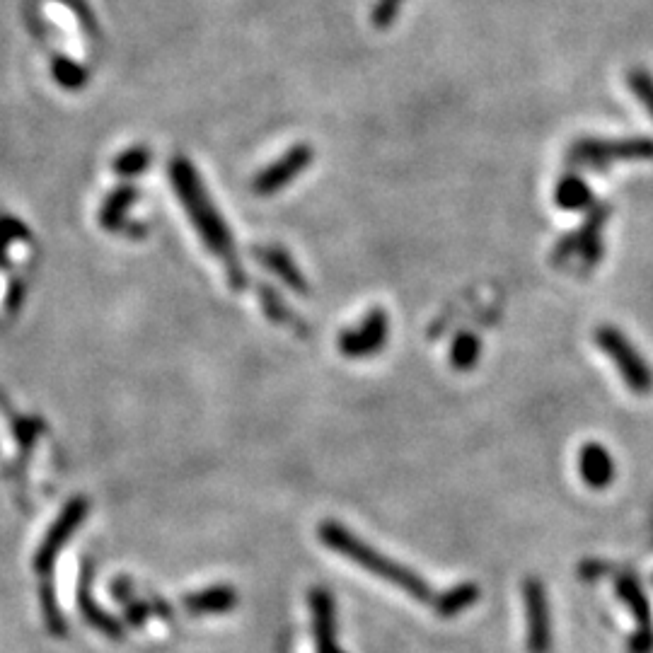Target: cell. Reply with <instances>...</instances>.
Returning <instances> with one entry per match:
<instances>
[{
  "mask_svg": "<svg viewBox=\"0 0 653 653\" xmlns=\"http://www.w3.org/2000/svg\"><path fill=\"white\" fill-rule=\"evenodd\" d=\"M170 179L172 187L182 201L184 211L192 218L196 233L204 240L208 252L216 254L223 262L225 271H228V279L233 283L235 291H240L247 283L245 271H242V264L238 259V252H235V240L230 235L228 225H225L223 216L218 213L216 204L208 196L204 182H201L196 167L184 158H175L170 163Z\"/></svg>",
  "mask_w": 653,
  "mask_h": 653,
  "instance_id": "cell-1",
  "label": "cell"
},
{
  "mask_svg": "<svg viewBox=\"0 0 653 653\" xmlns=\"http://www.w3.org/2000/svg\"><path fill=\"white\" fill-rule=\"evenodd\" d=\"M320 540L325 542L327 547H332L334 552H339L342 557L349 559V562L358 564L361 569H366L368 574L378 576V579L392 583V586H397L400 591L412 595V598L419 600V603H429V605L436 603V593L431 591V586L421 579V576H416L412 569H407V566L397 564L395 559L385 557V554L373 550L371 545L358 540V537L351 533V530H346L344 525L332 523V520L322 523Z\"/></svg>",
  "mask_w": 653,
  "mask_h": 653,
  "instance_id": "cell-2",
  "label": "cell"
},
{
  "mask_svg": "<svg viewBox=\"0 0 653 653\" xmlns=\"http://www.w3.org/2000/svg\"><path fill=\"white\" fill-rule=\"evenodd\" d=\"M595 346L610 358L612 366L622 375L624 385L637 395H649L653 390V373L646 363V358L639 354V349L627 339V334L617 327L603 325L593 334Z\"/></svg>",
  "mask_w": 653,
  "mask_h": 653,
  "instance_id": "cell-3",
  "label": "cell"
},
{
  "mask_svg": "<svg viewBox=\"0 0 653 653\" xmlns=\"http://www.w3.org/2000/svg\"><path fill=\"white\" fill-rule=\"evenodd\" d=\"M651 138H622V141H605V138H581L571 146L566 163L574 170L591 167L595 172H605L617 160H651Z\"/></svg>",
  "mask_w": 653,
  "mask_h": 653,
  "instance_id": "cell-4",
  "label": "cell"
},
{
  "mask_svg": "<svg viewBox=\"0 0 653 653\" xmlns=\"http://www.w3.org/2000/svg\"><path fill=\"white\" fill-rule=\"evenodd\" d=\"M610 218L608 204H595L588 208L586 221L576 233L566 235L564 240H559L557 250H554V262H566L574 254H579L586 264H595L603 259V228L605 221Z\"/></svg>",
  "mask_w": 653,
  "mask_h": 653,
  "instance_id": "cell-5",
  "label": "cell"
},
{
  "mask_svg": "<svg viewBox=\"0 0 653 653\" xmlns=\"http://www.w3.org/2000/svg\"><path fill=\"white\" fill-rule=\"evenodd\" d=\"M88 508V499H83V496H75V499L68 501L66 508L61 511V516L56 518V523L51 525V530L46 533L42 547L37 550V557H34V569H37L39 576L51 574L61 550L68 545V540H71L75 530L83 525L85 516H88Z\"/></svg>",
  "mask_w": 653,
  "mask_h": 653,
  "instance_id": "cell-6",
  "label": "cell"
},
{
  "mask_svg": "<svg viewBox=\"0 0 653 653\" xmlns=\"http://www.w3.org/2000/svg\"><path fill=\"white\" fill-rule=\"evenodd\" d=\"M312 160H315V150H312V146L298 143V146L288 148L279 160H274V163L264 167V170L252 179V192L259 196L279 194L283 187L296 182V179L308 170Z\"/></svg>",
  "mask_w": 653,
  "mask_h": 653,
  "instance_id": "cell-7",
  "label": "cell"
},
{
  "mask_svg": "<svg viewBox=\"0 0 653 653\" xmlns=\"http://www.w3.org/2000/svg\"><path fill=\"white\" fill-rule=\"evenodd\" d=\"M387 337H390V317L385 315V310L375 308L356 327L344 329L337 344L344 356L368 358L383 351Z\"/></svg>",
  "mask_w": 653,
  "mask_h": 653,
  "instance_id": "cell-8",
  "label": "cell"
},
{
  "mask_svg": "<svg viewBox=\"0 0 653 653\" xmlns=\"http://www.w3.org/2000/svg\"><path fill=\"white\" fill-rule=\"evenodd\" d=\"M525 615H528V653H550L552 651V620L550 603H547L545 583L535 576L523 583Z\"/></svg>",
  "mask_w": 653,
  "mask_h": 653,
  "instance_id": "cell-9",
  "label": "cell"
},
{
  "mask_svg": "<svg viewBox=\"0 0 653 653\" xmlns=\"http://www.w3.org/2000/svg\"><path fill=\"white\" fill-rule=\"evenodd\" d=\"M617 593L629 605L639 627L637 634L629 641V653H653V617L644 591H641V586L632 576H620L617 579Z\"/></svg>",
  "mask_w": 653,
  "mask_h": 653,
  "instance_id": "cell-10",
  "label": "cell"
},
{
  "mask_svg": "<svg viewBox=\"0 0 653 653\" xmlns=\"http://www.w3.org/2000/svg\"><path fill=\"white\" fill-rule=\"evenodd\" d=\"M312 634H315V653H342L337 644V620H334V600L325 588L310 593Z\"/></svg>",
  "mask_w": 653,
  "mask_h": 653,
  "instance_id": "cell-11",
  "label": "cell"
},
{
  "mask_svg": "<svg viewBox=\"0 0 653 653\" xmlns=\"http://www.w3.org/2000/svg\"><path fill=\"white\" fill-rule=\"evenodd\" d=\"M579 472L583 482L591 489L610 487L612 479H615V462H612L608 448L600 446V443H586L579 450Z\"/></svg>",
  "mask_w": 653,
  "mask_h": 653,
  "instance_id": "cell-12",
  "label": "cell"
},
{
  "mask_svg": "<svg viewBox=\"0 0 653 653\" xmlns=\"http://www.w3.org/2000/svg\"><path fill=\"white\" fill-rule=\"evenodd\" d=\"M257 259L259 262L267 267L271 274H276L279 279L286 283L291 291L300 293V296H308L310 288H308V281H305V276L300 274V269L296 267V262H293V257L283 250L281 245H264L259 247L257 252Z\"/></svg>",
  "mask_w": 653,
  "mask_h": 653,
  "instance_id": "cell-13",
  "label": "cell"
},
{
  "mask_svg": "<svg viewBox=\"0 0 653 653\" xmlns=\"http://www.w3.org/2000/svg\"><path fill=\"white\" fill-rule=\"evenodd\" d=\"M78 608H80V615L85 617V622L92 624L95 629H100L104 637L109 639H124V627L114 620L112 615H107L100 605L92 600V593H90V566L85 564V571H83V581H80L78 586Z\"/></svg>",
  "mask_w": 653,
  "mask_h": 653,
  "instance_id": "cell-14",
  "label": "cell"
},
{
  "mask_svg": "<svg viewBox=\"0 0 653 653\" xmlns=\"http://www.w3.org/2000/svg\"><path fill=\"white\" fill-rule=\"evenodd\" d=\"M182 603L189 615H223L238 605V593L230 586H211L199 593L184 595Z\"/></svg>",
  "mask_w": 653,
  "mask_h": 653,
  "instance_id": "cell-15",
  "label": "cell"
},
{
  "mask_svg": "<svg viewBox=\"0 0 653 653\" xmlns=\"http://www.w3.org/2000/svg\"><path fill=\"white\" fill-rule=\"evenodd\" d=\"M554 201L564 211H588V206L593 204V194L588 189V184L583 182V177L571 172L564 179H559L557 189H554Z\"/></svg>",
  "mask_w": 653,
  "mask_h": 653,
  "instance_id": "cell-16",
  "label": "cell"
},
{
  "mask_svg": "<svg viewBox=\"0 0 653 653\" xmlns=\"http://www.w3.org/2000/svg\"><path fill=\"white\" fill-rule=\"evenodd\" d=\"M479 600V588L475 583H460V586L450 588L448 593L436 595V603L433 608L441 617H455L460 612H465L467 608H472Z\"/></svg>",
  "mask_w": 653,
  "mask_h": 653,
  "instance_id": "cell-17",
  "label": "cell"
},
{
  "mask_svg": "<svg viewBox=\"0 0 653 653\" xmlns=\"http://www.w3.org/2000/svg\"><path fill=\"white\" fill-rule=\"evenodd\" d=\"M39 600H42V612H44V622L46 629H49L51 637L63 639L68 632L66 617H63L61 605H59V595L54 591V583H51L49 576H44L42 586H39Z\"/></svg>",
  "mask_w": 653,
  "mask_h": 653,
  "instance_id": "cell-18",
  "label": "cell"
},
{
  "mask_svg": "<svg viewBox=\"0 0 653 653\" xmlns=\"http://www.w3.org/2000/svg\"><path fill=\"white\" fill-rule=\"evenodd\" d=\"M136 192L131 187H121L104 201V208L100 213V223L107 230H119L121 223H124L126 211H129L131 204H134Z\"/></svg>",
  "mask_w": 653,
  "mask_h": 653,
  "instance_id": "cell-19",
  "label": "cell"
},
{
  "mask_svg": "<svg viewBox=\"0 0 653 653\" xmlns=\"http://www.w3.org/2000/svg\"><path fill=\"white\" fill-rule=\"evenodd\" d=\"M259 298H262V305H264V312L271 317L274 322H279V325H286V327H293L298 329L300 334H305V327H303V320L296 315L293 310L286 308V303H283L279 293L274 291V288L269 286H259Z\"/></svg>",
  "mask_w": 653,
  "mask_h": 653,
  "instance_id": "cell-20",
  "label": "cell"
},
{
  "mask_svg": "<svg viewBox=\"0 0 653 653\" xmlns=\"http://www.w3.org/2000/svg\"><path fill=\"white\" fill-rule=\"evenodd\" d=\"M479 356H482V344H479V339L470 332L460 334V337L455 339L453 349H450V361H453L455 371L460 373L472 371V368L477 366Z\"/></svg>",
  "mask_w": 653,
  "mask_h": 653,
  "instance_id": "cell-21",
  "label": "cell"
},
{
  "mask_svg": "<svg viewBox=\"0 0 653 653\" xmlns=\"http://www.w3.org/2000/svg\"><path fill=\"white\" fill-rule=\"evenodd\" d=\"M629 90L634 92V97L644 104L649 117L653 119V75L646 68H632L627 75Z\"/></svg>",
  "mask_w": 653,
  "mask_h": 653,
  "instance_id": "cell-22",
  "label": "cell"
},
{
  "mask_svg": "<svg viewBox=\"0 0 653 653\" xmlns=\"http://www.w3.org/2000/svg\"><path fill=\"white\" fill-rule=\"evenodd\" d=\"M148 163H150V153L146 148H131L114 160V172H119V175L124 177H134V175H141V172L148 167Z\"/></svg>",
  "mask_w": 653,
  "mask_h": 653,
  "instance_id": "cell-23",
  "label": "cell"
},
{
  "mask_svg": "<svg viewBox=\"0 0 653 653\" xmlns=\"http://www.w3.org/2000/svg\"><path fill=\"white\" fill-rule=\"evenodd\" d=\"M54 78L59 80L63 88L73 90V88H80V85L88 80V75H85V71L78 66V63L59 59V61H54Z\"/></svg>",
  "mask_w": 653,
  "mask_h": 653,
  "instance_id": "cell-24",
  "label": "cell"
},
{
  "mask_svg": "<svg viewBox=\"0 0 653 653\" xmlns=\"http://www.w3.org/2000/svg\"><path fill=\"white\" fill-rule=\"evenodd\" d=\"M20 238H27V230L25 225L20 221H15V218H0V264L5 262V254H8V245L13 240H20Z\"/></svg>",
  "mask_w": 653,
  "mask_h": 653,
  "instance_id": "cell-25",
  "label": "cell"
},
{
  "mask_svg": "<svg viewBox=\"0 0 653 653\" xmlns=\"http://www.w3.org/2000/svg\"><path fill=\"white\" fill-rule=\"evenodd\" d=\"M404 0H378L373 8V25L375 27H390L400 13Z\"/></svg>",
  "mask_w": 653,
  "mask_h": 653,
  "instance_id": "cell-26",
  "label": "cell"
},
{
  "mask_svg": "<svg viewBox=\"0 0 653 653\" xmlns=\"http://www.w3.org/2000/svg\"><path fill=\"white\" fill-rule=\"evenodd\" d=\"M124 615H126V622L134 624V627H141L143 622L148 620V612L150 608L146 603H141V600H131L129 605H124Z\"/></svg>",
  "mask_w": 653,
  "mask_h": 653,
  "instance_id": "cell-27",
  "label": "cell"
},
{
  "mask_svg": "<svg viewBox=\"0 0 653 653\" xmlns=\"http://www.w3.org/2000/svg\"><path fill=\"white\" fill-rule=\"evenodd\" d=\"M131 595H134V586H131L129 579H117L112 583V598L117 600V603L129 605L131 600H134Z\"/></svg>",
  "mask_w": 653,
  "mask_h": 653,
  "instance_id": "cell-28",
  "label": "cell"
},
{
  "mask_svg": "<svg viewBox=\"0 0 653 653\" xmlns=\"http://www.w3.org/2000/svg\"><path fill=\"white\" fill-rule=\"evenodd\" d=\"M153 608H155V612H158L160 617H163V620H170V608H167V605L163 603V600L155 598V600H153Z\"/></svg>",
  "mask_w": 653,
  "mask_h": 653,
  "instance_id": "cell-29",
  "label": "cell"
}]
</instances>
